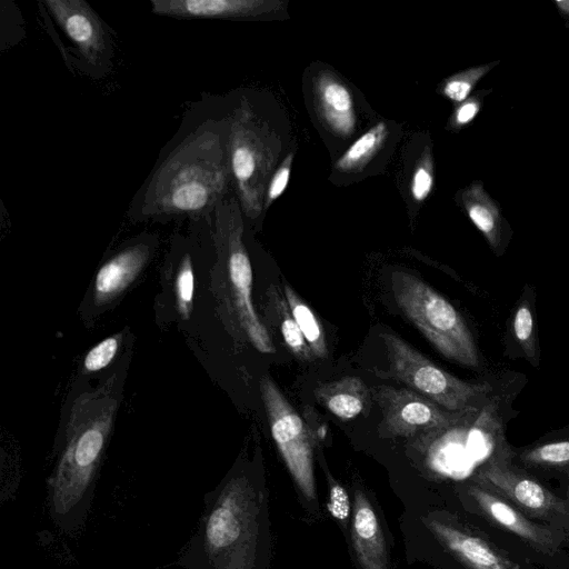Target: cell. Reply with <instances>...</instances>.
<instances>
[{
    "label": "cell",
    "instance_id": "1",
    "mask_svg": "<svg viewBox=\"0 0 569 569\" xmlns=\"http://www.w3.org/2000/svg\"><path fill=\"white\" fill-rule=\"evenodd\" d=\"M229 111L218 99L192 103L127 210L130 221L168 223L211 218L232 184Z\"/></svg>",
    "mask_w": 569,
    "mask_h": 569
},
{
    "label": "cell",
    "instance_id": "2",
    "mask_svg": "<svg viewBox=\"0 0 569 569\" xmlns=\"http://www.w3.org/2000/svg\"><path fill=\"white\" fill-rule=\"evenodd\" d=\"M131 355L132 350L96 386L77 377L70 389L61 412L58 457L48 480L56 515L73 509L96 476L123 399Z\"/></svg>",
    "mask_w": 569,
    "mask_h": 569
},
{
    "label": "cell",
    "instance_id": "3",
    "mask_svg": "<svg viewBox=\"0 0 569 569\" xmlns=\"http://www.w3.org/2000/svg\"><path fill=\"white\" fill-rule=\"evenodd\" d=\"M244 217L236 196L224 199L212 214L213 295L227 323L262 353L276 352L252 302V267L243 241Z\"/></svg>",
    "mask_w": 569,
    "mask_h": 569
},
{
    "label": "cell",
    "instance_id": "4",
    "mask_svg": "<svg viewBox=\"0 0 569 569\" xmlns=\"http://www.w3.org/2000/svg\"><path fill=\"white\" fill-rule=\"evenodd\" d=\"M279 151L276 133L258 117L249 99L241 97L229 110L228 154L236 197L249 220L263 211Z\"/></svg>",
    "mask_w": 569,
    "mask_h": 569
},
{
    "label": "cell",
    "instance_id": "5",
    "mask_svg": "<svg viewBox=\"0 0 569 569\" xmlns=\"http://www.w3.org/2000/svg\"><path fill=\"white\" fill-rule=\"evenodd\" d=\"M395 300L410 322L447 359L467 367L479 365L473 336L459 311L415 274L393 271Z\"/></svg>",
    "mask_w": 569,
    "mask_h": 569
},
{
    "label": "cell",
    "instance_id": "6",
    "mask_svg": "<svg viewBox=\"0 0 569 569\" xmlns=\"http://www.w3.org/2000/svg\"><path fill=\"white\" fill-rule=\"evenodd\" d=\"M258 510L254 489L244 477L224 485L204 521V548L214 569H252Z\"/></svg>",
    "mask_w": 569,
    "mask_h": 569
},
{
    "label": "cell",
    "instance_id": "7",
    "mask_svg": "<svg viewBox=\"0 0 569 569\" xmlns=\"http://www.w3.org/2000/svg\"><path fill=\"white\" fill-rule=\"evenodd\" d=\"M466 496L493 532L507 537L509 546L530 563L559 569L569 563V530L538 522L489 487L473 480Z\"/></svg>",
    "mask_w": 569,
    "mask_h": 569
},
{
    "label": "cell",
    "instance_id": "8",
    "mask_svg": "<svg viewBox=\"0 0 569 569\" xmlns=\"http://www.w3.org/2000/svg\"><path fill=\"white\" fill-rule=\"evenodd\" d=\"M381 338L391 376L448 411H475V405L491 391L488 383L467 382L445 371L391 332Z\"/></svg>",
    "mask_w": 569,
    "mask_h": 569
},
{
    "label": "cell",
    "instance_id": "9",
    "mask_svg": "<svg viewBox=\"0 0 569 569\" xmlns=\"http://www.w3.org/2000/svg\"><path fill=\"white\" fill-rule=\"evenodd\" d=\"M189 223L187 233H174L170 240L162 272L161 291L154 306L160 325L188 323L194 313L197 262L212 238V217Z\"/></svg>",
    "mask_w": 569,
    "mask_h": 569
},
{
    "label": "cell",
    "instance_id": "10",
    "mask_svg": "<svg viewBox=\"0 0 569 569\" xmlns=\"http://www.w3.org/2000/svg\"><path fill=\"white\" fill-rule=\"evenodd\" d=\"M156 233L142 232L108 252L99 264L79 306L88 327L114 308L141 279L159 248Z\"/></svg>",
    "mask_w": 569,
    "mask_h": 569
},
{
    "label": "cell",
    "instance_id": "11",
    "mask_svg": "<svg viewBox=\"0 0 569 569\" xmlns=\"http://www.w3.org/2000/svg\"><path fill=\"white\" fill-rule=\"evenodd\" d=\"M259 388L272 438L292 479L308 500L317 499L308 427L270 377L262 376Z\"/></svg>",
    "mask_w": 569,
    "mask_h": 569
},
{
    "label": "cell",
    "instance_id": "12",
    "mask_svg": "<svg viewBox=\"0 0 569 569\" xmlns=\"http://www.w3.org/2000/svg\"><path fill=\"white\" fill-rule=\"evenodd\" d=\"M476 481L489 487L531 519L569 530V505L539 481L495 455L479 469Z\"/></svg>",
    "mask_w": 569,
    "mask_h": 569
},
{
    "label": "cell",
    "instance_id": "13",
    "mask_svg": "<svg viewBox=\"0 0 569 569\" xmlns=\"http://www.w3.org/2000/svg\"><path fill=\"white\" fill-rule=\"evenodd\" d=\"M48 13L73 46L93 77L111 66L113 42L108 26L84 0H44Z\"/></svg>",
    "mask_w": 569,
    "mask_h": 569
},
{
    "label": "cell",
    "instance_id": "14",
    "mask_svg": "<svg viewBox=\"0 0 569 569\" xmlns=\"http://www.w3.org/2000/svg\"><path fill=\"white\" fill-rule=\"evenodd\" d=\"M376 399L382 409L385 427L396 436L443 429L459 422L463 413L471 412H451L411 389L390 386L377 388Z\"/></svg>",
    "mask_w": 569,
    "mask_h": 569
},
{
    "label": "cell",
    "instance_id": "15",
    "mask_svg": "<svg viewBox=\"0 0 569 569\" xmlns=\"http://www.w3.org/2000/svg\"><path fill=\"white\" fill-rule=\"evenodd\" d=\"M427 527L466 569H531L529 561L482 535L437 519Z\"/></svg>",
    "mask_w": 569,
    "mask_h": 569
},
{
    "label": "cell",
    "instance_id": "16",
    "mask_svg": "<svg viewBox=\"0 0 569 569\" xmlns=\"http://www.w3.org/2000/svg\"><path fill=\"white\" fill-rule=\"evenodd\" d=\"M150 10L159 17L191 19H256L284 10L279 0H150Z\"/></svg>",
    "mask_w": 569,
    "mask_h": 569
},
{
    "label": "cell",
    "instance_id": "17",
    "mask_svg": "<svg viewBox=\"0 0 569 569\" xmlns=\"http://www.w3.org/2000/svg\"><path fill=\"white\" fill-rule=\"evenodd\" d=\"M315 109L322 124L339 137L351 136L357 126L353 96L335 73L319 72L312 81Z\"/></svg>",
    "mask_w": 569,
    "mask_h": 569
},
{
    "label": "cell",
    "instance_id": "18",
    "mask_svg": "<svg viewBox=\"0 0 569 569\" xmlns=\"http://www.w3.org/2000/svg\"><path fill=\"white\" fill-rule=\"evenodd\" d=\"M352 545L361 569H389L387 543L377 515L367 496L356 490L351 525Z\"/></svg>",
    "mask_w": 569,
    "mask_h": 569
},
{
    "label": "cell",
    "instance_id": "19",
    "mask_svg": "<svg viewBox=\"0 0 569 569\" xmlns=\"http://www.w3.org/2000/svg\"><path fill=\"white\" fill-rule=\"evenodd\" d=\"M459 202L490 247L498 252L508 224L501 216L499 206L486 192L482 182L473 181L461 190Z\"/></svg>",
    "mask_w": 569,
    "mask_h": 569
},
{
    "label": "cell",
    "instance_id": "20",
    "mask_svg": "<svg viewBox=\"0 0 569 569\" xmlns=\"http://www.w3.org/2000/svg\"><path fill=\"white\" fill-rule=\"evenodd\" d=\"M133 347V333L129 327L114 332L91 347L82 357L79 378L91 380L111 372Z\"/></svg>",
    "mask_w": 569,
    "mask_h": 569
},
{
    "label": "cell",
    "instance_id": "21",
    "mask_svg": "<svg viewBox=\"0 0 569 569\" xmlns=\"http://www.w3.org/2000/svg\"><path fill=\"white\" fill-rule=\"evenodd\" d=\"M315 395L318 401L336 417L349 420L363 410L368 390L361 379L346 377L319 386Z\"/></svg>",
    "mask_w": 569,
    "mask_h": 569
},
{
    "label": "cell",
    "instance_id": "22",
    "mask_svg": "<svg viewBox=\"0 0 569 569\" xmlns=\"http://www.w3.org/2000/svg\"><path fill=\"white\" fill-rule=\"evenodd\" d=\"M389 137V127L380 121L359 137L337 160L335 168L341 173L362 170L381 150Z\"/></svg>",
    "mask_w": 569,
    "mask_h": 569
},
{
    "label": "cell",
    "instance_id": "23",
    "mask_svg": "<svg viewBox=\"0 0 569 569\" xmlns=\"http://www.w3.org/2000/svg\"><path fill=\"white\" fill-rule=\"evenodd\" d=\"M284 299L312 355L320 359L327 358L328 348L325 332L315 313L287 284L284 286Z\"/></svg>",
    "mask_w": 569,
    "mask_h": 569
},
{
    "label": "cell",
    "instance_id": "24",
    "mask_svg": "<svg viewBox=\"0 0 569 569\" xmlns=\"http://www.w3.org/2000/svg\"><path fill=\"white\" fill-rule=\"evenodd\" d=\"M498 63V61H493L457 72L446 78L439 86L438 91L443 97L458 104L470 97L478 81Z\"/></svg>",
    "mask_w": 569,
    "mask_h": 569
},
{
    "label": "cell",
    "instance_id": "25",
    "mask_svg": "<svg viewBox=\"0 0 569 569\" xmlns=\"http://www.w3.org/2000/svg\"><path fill=\"white\" fill-rule=\"evenodd\" d=\"M519 459L522 463L532 467H569V440L549 442L526 450Z\"/></svg>",
    "mask_w": 569,
    "mask_h": 569
},
{
    "label": "cell",
    "instance_id": "26",
    "mask_svg": "<svg viewBox=\"0 0 569 569\" xmlns=\"http://www.w3.org/2000/svg\"><path fill=\"white\" fill-rule=\"evenodd\" d=\"M513 336L529 359L536 355L535 318L527 300H522L512 318Z\"/></svg>",
    "mask_w": 569,
    "mask_h": 569
},
{
    "label": "cell",
    "instance_id": "27",
    "mask_svg": "<svg viewBox=\"0 0 569 569\" xmlns=\"http://www.w3.org/2000/svg\"><path fill=\"white\" fill-rule=\"evenodd\" d=\"M278 313L280 318L281 333L288 348L299 359L309 360L312 357V352L307 345L295 318L292 317L289 307L287 308V301L280 299L278 302Z\"/></svg>",
    "mask_w": 569,
    "mask_h": 569
},
{
    "label": "cell",
    "instance_id": "28",
    "mask_svg": "<svg viewBox=\"0 0 569 569\" xmlns=\"http://www.w3.org/2000/svg\"><path fill=\"white\" fill-rule=\"evenodd\" d=\"M435 183L433 158L429 147L421 153L415 167L411 181L410 194L416 202L425 201L432 191Z\"/></svg>",
    "mask_w": 569,
    "mask_h": 569
},
{
    "label": "cell",
    "instance_id": "29",
    "mask_svg": "<svg viewBox=\"0 0 569 569\" xmlns=\"http://www.w3.org/2000/svg\"><path fill=\"white\" fill-rule=\"evenodd\" d=\"M490 90H480L468 97L465 101L456 104V108L448 121V128L460 130L468 126L479 113L483 99Z\"/></svg>",
    "mask_w": 569,
    "mask_h": 569
},
{
    "label": "cell",
    "instance_id": "30",
    "mask_svg": "<svg viewBox=\"0 0 569 569\" xmlns=\"http://www.w3.org/2000/svg\"><path fill=\"white\" fill-rule=\"evenodd\" d=\"M293 161V152L288 153L271 176L264 197L263 210L268 209L287 189Z\"/></svg>",
    "mask_w": 569,
    "mask_h": 569
},
{
    "label": "cell",
    "instance_id": "31",
    "mask_svg": "<svg viewBox=\"0 0 569 569\" xmlns=\"http://www.w3.org/2000/svg\"><path fill=\"white\" fill-rule=\"evenodd\" d=\"M328 510L330 515L340 521H346L350 516L351 505L346 489L333 480L329 481Z\"/></svg>",
    "mask_w": 569,
    "mask_h": 569
},
{
    "label": "cell",
    "instance_id": "32",
    "mask_svg": "<svg viewBox=\"0 0 569 569\" xmlns=\"http://www.w3.org/2000/svg\"><path fill=\"white\" fill-rule=\"evenodd\" d=\"M556 4L565 19L569 18V0H558Z\"/></svg>",
    "mask_w": 569,
    "mask_h": 569
}]
</instances>
